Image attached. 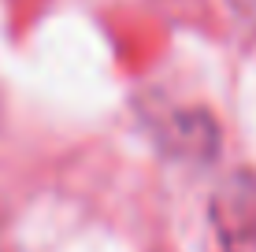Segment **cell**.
Masks as SVG:
<instances>
[{"instance_id":"cell-1","label":"cell","mask_w":256,"mask_h":252,"mask_svg":"<svg viewBox=\"0 0 256 252\" xmlns=\"http://www.w3.org/2000/svg\"><path fill=\"white\" fill-rule=\"evenodd\" d=\"M212 223H216L223 252H256V175L238 171L223 178L212 197Z\"/></svg>"},{"instance_id":"cell-2","label":"cell","mask_w":256,"mask_h":252,"mask_svg":"<svg viewBox=\"0 0 256 252\" xmlns=\"http://www.w3.org/2000/svg\"><path fill=\"white\" fill-rule=\"evenodd\" d=\"M152 134L178 160H212L219 149V130L200 108H171L152 119Z\"/></svg>"},{"instance_id":"cell-3","label":"cell","mask_w":256,"mask_h":252,"mask_svg":"<svg viewBox=\"0 0 256 252\" xmlns=\"http://www.w3.org/2000/svg\"><path fill=\"white\" fill-rule=\"evenodd\" d=\"M230 4H234L238 15H245V19H256V0H230Z\"/></svg>"}]
</instances>
